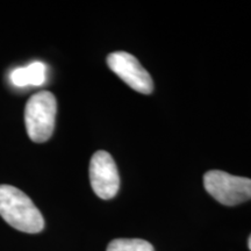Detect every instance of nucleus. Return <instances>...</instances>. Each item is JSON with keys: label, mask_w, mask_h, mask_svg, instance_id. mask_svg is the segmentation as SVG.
Returning <instances> with one entry per match:
<instances>
[{"label": "nucleus", "mask_w": 251, "mask_h": 251, "mask_svg": "<svg viewBox=\"0 0 251 251\" xmlns=\"http://www.w3.org/2000/svg\"><path fill=\"white\" fill-rule=\"evenodd\" d=\"M0 216L17 230L36 234L45 228V220L30 198L11 185H0Z\"/></svg>", "instance_id": "1"}, {"label": "nucleus", "mask_w": 251, "mask_h": 251, "mask_svg": "<svg viewBox=\"0 0 251 251\" xmlns=\"http://www.w3.org/2000/svg\"><path fill=\"white\" fill-rule=\"evenodd\" d=\"M57 101L49 91H41L27 101L25 122L29 139L35 143H43L51 137L55 129Z\"/></svg>", "instance_id": "2"}, {"label": "nucleus", "mask_w": 251, "mask_h": 251, "mask_svg": "<svg viewBox=\"0 0 251 251\" xmlns=\"http://www.w3.org/2000/svg\"><path fill=\"white\" fill-rule=\"evenodd\" d=\"M206 191L216 201L226 206H235L251 199V179L212 170L203 176Z\"/></svg>", "instance_id": "3"}, {"label": "nucleus", "mask_w": 251, "mask_h": 251, "mask_svg": "<svg viewBox=\"0 0 251 251\" xmlns=\"http://www.w3.org/2000/svg\"><path fill=\"white\" fill-rule=\"evenodd\" d=\"M90 181L93 192L100 199L109 200L117 196L120 188V176L113 157L99 150L90 162Z\"/></svg>", "instance_id": "4"}, {"label": "nucleus", "mask_w": 251, "mask_h": 251, "mask_svg": "<svg viewBox=\"0 0 251 251\" xmlns=\"http://www.w3.org/2000/svg\"><path fill=\"white\" fill-rule=\"evenodd\" d=\"M107 65L130 89L143 94L152 92L151 76L135 56L126 51L112 52L107 56Z\"/></svg>", "instance_id": "5"}, {"label": "nucleus", "mask_w": 251, "mask_h": 251, "mask_svg": "<svg viewBox=\"0 0 251 251\" xmlns=\"http://www.w3.org/2000/svg\"><path fill=\"white\" fill-rule=\"evenodd\" d=\"M9 79L14 86H41L47 79V67L42 62H33L24 68H18L11 72Z\"/></svg>", "instance_id": "6"}, {"label": "nucleus", "mask_w": 251, "mask_h": 251, "mask_svg": "<svg viewBox=\"0 0 251 251\" xmlns=\"http://www.w3.org/2000/svg\"><path fill=\"white\" fill-rule=\"evenodd\" d=\"M106 251H153V247L140 238H117L108 244Z\"/></svg>", "instance_id": "7"}, {"label": "nucleus", "mask_w": 251, "mask_h": 251, "mask_svg": "<svg viewBox=\"0 0 251 251\" xmlns=\"http://www.w3.org/2000/svg\"><path fill=\"white\" fill-rule=\"evenodd\" d=\"M248 246H249V249L251 251V235H250V237H249V241H248Z\"/></svg>", "instance_id": "8"}]
</instances>
